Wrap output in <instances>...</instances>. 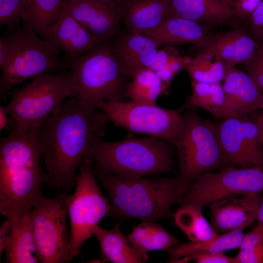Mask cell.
<instances>
[{
	"mask_svg": "<svg viewBox=\"0 0 263 263\" xmlns=\"http://www.w3.org/2000/svg\"><path fill=\"white\" fill-rule=\"evenodd\" d=\"M12 224L10 219L3 223L0 228V257L9 247L11 242Z\"/></svg>",
	"mask_w": 263,
	"mask_h": 263,
	"instance_id": "cell-39",
	"label": "cell"
},
{
	"mask_svg": "<svg viewBox=\"0 0 263 263\" xmlns=\"http://www.w3.org/2000/svg\"><path fill=\"white\" fill-rule=\"evenodd\" d=\"M256 116L253 113L223 118L215 124L220 147L231 165L263 168Z\"/></svg>",
	"mask_w": 263,
	"mask_h": 263,
	"instance_id": "cell-13",
	"label": "cell"
},
{
	"mask_svg": "<svg viewBox=\"0 0 263 263\" xmlns=\"http://www.w3.org/2000/svg\"><path fill=\"white\" fill-rule=\"evenodd\" d=\"M104 3H106L112 5H118L124 0H94Z\"/></svg>",
	"mask_w": 263,
	"mask_h": 263,
	"instance_id": "cell-44",
	"label": "cell"
},
{
	"mask_svg": "<svg viewBox=\"0 0 263 263\" xmlns=\"http://www.w3.org/2000/svg\"><path fill=\"white\" fill-rule=\"evenodd\" d=\"M211 25L179 17H168L156 28L140 34L162 45L191 44L201 49L210 34Z\"/></svg>",
	"mask_w": 263,
	"mask_h": 263,
	"instance_id": "cell-20",
	"label": "cell"
},
{
	"mask_svg": "<svg viewBox=\"0 0 263 263\" xmlns=\"http://www.w3.org/2000/svg\"><path fill=\"white\" fill-rule=\"evenodd\" d=\"M192 92L186 104L188 107L205 110L213 116L224 118L225 95L220 83L191 81Z\"/></svg>",
	"mask_w": 263,
	"mask_h": 263,
	"instance_id": "cell-30",
	"label": "cell"
},
{
	"mask_svg": "<svg viewBox=\"0 0 263 263\" xmlns=\"http://www.w3.org/2000/svg\"><path fill=\"white\" fill-rule=\"evenodd\" d=\"M180 54L173 45H165L163 48L158 49L154 61L149 69L156 72L166 66L173 57Z\"/></svg>",
	"mask_w": 263,
	"mask_h": 263,
	"instance_id": "cell-36",
	"label": "cell"
},
{
	"mask_svg": "<svg viewBox=\"0 0 263 263\" xmlns=\"http://www.w3.org/2000/svg\"><path fill=\"white\" fill-rule=\"evenodd\" d=\"M260 45L244 27L210 33L201 49L210 52L225 67H235L251 60Z\"/></svg>",
	"mask_w": 263,
	"mask_h": 263,
	"instance_id": "cell-17",
	"label": "cell"
},
{
	"mask_svg": "<svg viewBox=\"0 0 263 263\" xmlns=\"http://www.w3.org/2000/svg\"><path fill=\"white\" fill-rule=\"evenodd\" d=\"M10 47L9 60L1 69L0 98L6 99L9 92L27 79L43 74L65 73L68 66L52 40L41 38L27 24L4 35Z\"/></svg>",
	"mask_w": 263,
	"mask_h": 263,
	"instance_id": "cell-5",
	"label": "cell"
},
{
	"mask_svg": "<svg viewBox=\"0 0 263 263\" xmlns=\"http://www.w3.org/2000/svg\"><path fill=\"white\" fill-rule=\"evenodd\" d=\"M263 0H235L234 14L239 22L247 19Z\"/></svg>",
	"mask_w": 263,
	"mask_h": 263,
	"instance_id": "cell-37",
	"label": "cell"
},
{
	"mask_svg": "<svg viewBox=\"0 0 263 263\" xmlns=\"http://www.w3.org/2000/svg\"><path fill=\"white\" fill-rule=\"evenodd\" d=\"M263 191V168L231 165L219 172L209 171L200 176L189 186L179 204L203 209L225 197Z\"/></svg>",
	"mask_w": 263,
	"mask_h": 263,
	"instance_id": "cell-12",
	"label": "cell"
},
{
	"mask_svg": "<svg viewBox=\"0 0 263 263\" xmlns=\"http://www.w3.org/2000/svg\"><path fill=\"white\" fill-rule=\"evenodd\" d=\"M98 110L70 97L44 123L38 142L50 187L66 191L75 185L76 170L94 141L106 131L109 120Z\"/></svg>",
	"mask_w": 263,
	"mask_h": 263,
	"instance_id": "cell-1",
	"label": "cell"
},
{
	"mask_svg": "<svg viewBox=\"0 0 263 263\" xmlns=\"http://www.w3.org/2000/svg\"><path fill=\"white\" fill-rule=\"evenodd\" d=\"M7 112L5 109L4 106H0V132L6 128L8 123V120L7 117Z\"/></svg>",
	"mask_w": 263,
	"mask_h": 263,
	"instance_id": "cell-42",
	"label": "cell"
},
{
	"mask_svg": "<svg viewBox=\"0 0 263 263\" xmlns=\"http://www.w3.org/2000/svg\"><path fill=\"white\" fill-rule=\"evenodd\" d=\"M127 89V96L137 103L156 105L158 96L169 87L150 69L134 72Z\"/></svg>",
	"mask_w": 263,
	"mask_h": 263,
	"instance_id": "cell-29",
	"label": "cell"
},
{
	"mask_svg": "<svg viewBox=\"0 0 263 263\" xmlns=\"http://www.w3.org/2000/svg\"><path fill=\"white\" fill-rule=\"evenodd\" d=\"M186 70L189 75L191 81L216 83L224 80L225 66L217 60L209 51H202L194 58L185 56Z\"/></svg>",
	"mask_w": 263,
	"mask_h": 263,
	"instance_id": "cell-31",
	"label": "cell"
},
{
	"mask_svg": "<svg viewBox=\"0 0 263 263\" xmlns=\"http://www.w3.org/2000/svg\"><path fill=\"white\" fill-rule=\"evenodd\" d=\"M127 238L141 263L148 261L150 251L167 250L180 244L178 239L153 221L142 222Z\"/></svg>",
	"mask_w": 263,
	"mask_h": 263,
	"instance_id": "cell-23",
	"label": "cell"
},
{
	"mask_svg": "<svg viewBox=\"0 0 263 263\" xmlns=\"http://www.w3.org/2000/svg\"><path fill=\"white\" fill-rule=\"evenodd\" d=\"M256 220L258 224L263 225V197L261 199L258 214Z\"/></svg>",
	"mask_w": 263,
	"mask_h": 263,
	"instance_id": "cell-43",
	"label": "cell"
},
{
	"mask_svg": "<svg viewBox=\"0 0 263 263\" xmlns=\"http://www.w3.org/2000/svg\"><path fill=\"white\" fill-rule=\"evenodd\" d=\"M94 171L109 194L112 215L142 222L173 217L171 206L179 203L189 186L178 177L126 178Z\"/></svg>",
	"mask_w": 263,
	"mask_h": 263,
	"instance_id": "cell-3",
	"label": "cell"
},
{
	"mask_svg": "<svg viewBox=\"0 0 263 263\" xmlns=\"http://www.w3.org/2000/svg\"><path fill=\"white\" fill-rule=\"evenodd\" d=\"M187 257L190 261L194 260L198 263H235L234 257L227 256L223 253H203Z\"/></svg>",
	"mask_w": 263,
	"mask_h": 263,
	"instance_id": "cell-38",
	"label": "cell"
},
{
	"mask_svg": "<svg viewBox=\"0 0 263 263\" xmlns=\"http://www.w3.org/2000/svg\"><path fill=\"white\" fill-rule=\"evenodd\" d=\"M261 198L258 193H250L243 197H225L209 206L211 225L217 233L243 229L257 219Z\"/></svg>",
	"mask_w": 263,
	"mask_h": 263,
	"instance_id": "cell-16",
	"label": "cell"
},
{
	"mask_svg": "<svg viewBox=\"0 0 263 263\" xmlns=\"http://www.w3.org/2000/svg\"><path fill=\"white\" fill-rule=\"evenodd\" d=\"M73 17L100 42L115 37L121 22L118 5L94 0H64Z\"/></svg>",
	"mask_w": 263,
	"mask_h": 263,
	"instance_id": "cell-14",
	"label": "cell"
},
{
	"mask_svg": "<svg viewBox=\"0 0 263 263\" xmlns=\"http://www.w3.org/2000/svg\"><path fill=\"white\" fill-rule=\"evenodd\" d=\"M113 45L120 69L128 79L137 70L149 69L160 47L151 38L131 32L118 36Z\"/></svg>",
	"mask_w": 263,
	"mask_h": 263,
	"instance_id": "cell-19",
	"label": "cell"
},
{
	"mask_svg": "<svg viewBox=\"0 0 263 263\" xmlns=\"http://www.w3.org/2000/svg\"><path fill=\"white\" fill-rule=\"evenodd\" d=\"M187 108L174 147L179 166L177 177L190 185L202 174L231 164L220 147L215 124L202 118L193 108Z\"/></svg>",
	"mask_w": 263,
	"mask_h": 263,
	"instance_id": "cell-8",
	"label": "cell"
},
{
	"mask_svg": "<svg viewBox=\"0 0 263 263\" xmlns=\"http://www.w3.org/2000/svg\"><path fill=\"white\" fill-rule=\"evenodd\" d=\"M169 17H179L211 26L239 22L233 10L221 0H169Z\"/></svg>",
	"mask_w": 263,
	"mask_h": 263,
	"instance_id": "cell-22",
	"label": "cell"
},
{
	"mask_svg": "<svg viewBox=\"0 0 263 263\" xmlns=\"http://www.w3.org/2000/svg\"><path fill=\"white\" fill-rule=\"evenodd\" d=\"M244 65L247 74L263 93V43L252 59Z\"/></svg>",
	"mask_w": 263,
	"mask_h": 263,
	"instance_id": "cell-34",
	"label": "cell"
},
{
	"mask_svg": "<svg viewBox=\"0 0 263 263\" xmlns=\"http://www.w3.org/2000/svg\"><path fill=\"white\" fill-rule=\"evenodd\" d=\"M202 210L194 205H182L174 213L175 225L190 241H205L218 235L204 217Z\"/></svg>",
	"mask_w": 263,
	"mask_h": 263,
	"instance_id": "cell-28",
	"label": "cell"
},
{
	"mask_svg": "<svg viewBox=\"0 0 263 263\" xmlns=\"http://www.w3.org/2000/svg\"><path fill=\"white\" fill-rule=\"evenodd\" d=\"M235 263H263V225L244 234Z\"/></svg>",
	"mask_w": 263,
	"mask_h": 263,
	"instance_id": "cell-32",
	"label": "cell"
},
{
	"mask_svg": "<svg viewBox=\"0 0 263 263\" xmlns=\"http://www.w3.org/2000/svg\"><path fill=\"white\" fill-rule=\"evenodd\" d=\"M175 147L164 139L151 136L127 138L108 142L94 141L87 157L96 170L126 178L170 172L173 167Z\"/></svg>",
	"mask_w": 263,
	"mask_h": 263,
	"instance_id": "cell-4",
	"label": "cell"
},
{
	"mask_svg": "<svg viewBox=\"0 0 263 263\" xmlns=\"http://www.w3.org/2000/svg\"><path fill=\"white\" fill-rule=\"evenodd\" d=\"M79 168L75 191L65 199L70 221V261L79 253L100 221L112 212L109 200L102 194L96 181L90 159L84 158Z\"/></svg>",
	"mask_w": 263,
	"mask_h": 263,
	"instance_id": "cell-9",
	"label": "cell"
},
{
	"mask_svg": "<svg viewBox=\"0 0 263 263\" xmlns=\"http://www.w3.org/2000/svg\"><path fill=\"white\" fill-rule=\"evenodd\" d=\"M98 241L102 262L141 263L127 237L120 229L119 224L111 229L99 225L93 232Z\"/></svg>",
	"mask_w": 263,
	"mask_h": 263,
	"instance_id": "cell-25",
	"label": "cell"
},
{
	"mask_svg": "<svg viewBox=\"0 0 263 263\" xmlns=\"http://www.w3.org/2000/svg\"><path fill=\"white\" fill-rule=\"evenodd\" d=\"M225 68L222 85L225 95L223 118L263 109V93L249 75L235 67Z\"/></svg>",
	"mask_w": 263,
	"mask_h": 263,
	"instance_id": "cell-15",
	"label": "cell"
},
{
	"mask_svg": "<svg viewBox=\"0 0 263 263\" xmlns=\"http://www.w3.org/2000/svg\"><path fill=\"white\" fill-rule=\"evenodd\" d=\"M77 93L75 78L70 71L43 74L15 89L4 108L14 122L13 129L26 131L43 125L65 99Z\"/></svg>",
	"mask_w": 263,
	"mask_h": 263,
	"instance_id": "cell-7",
	"label": "cell"
},
{
	"mask_svg": "<svg viewBox=\"0 0 263 263\" xmlns=\"http://www.w3.org/2000/svg\"><path fill=\"white\" fill-rule=\"evenodd\" d=\"M256 123L259 140L263 149V109L259 114L257 115Z\"/></svg>",
	"mask_w": 263,
	"mask_h": 263,
	"instance_id": "cell-41",
	"label": "cell"
},
{
	"mask_svg": "<svg viewBox=\"0 0 263 263\" xmlns=\"http://www.w3.org/2000/svg\"><path fill=\"white\" fill-rule=\"evenodd\" d=\"M24 0H0V25H6L9 31L20 25Z\"/></svg>",
	"mask_w": 263,
	"mask_h": 263,
	"instance_id": "cell-33",
	"label": "cell"
},
{
	"mask_svg": "<svg viewBox=\"0 0 263 263\" xmlns=\"http://www.w3.org/2000/svg\"><path fill=\"white\" fill-rule=\"evenodd\" d=\"M39 130L13 129L0 144V212L15 226L21 215L45 197Z\"/></svg>",
	"mask_w": 263,
	"mask_h": 263,
	"instance_id": "cell-2",
	"label": "cell"
},
{
	"mask_svg": "<svg viewBox=\"0 0 263 263\" xmlns=\"http://www.w3.org/2000/svg\"><path fill=\"white\" fill-rule=\"evenodd\" d=\"M244 234L243 229H236L218 235L205 241L192 242L179 244L167 250L170 261L199 254L223 253L239 248Z\"/></svg>",
	"mask_w": 263,
	"mask_h": 263,
	"instance_id": "cell-26",
	"label": "cell"
},
{
	"mask_svg": "<svg viewBox=\"0 0 263 263\" xmlns=\"http://www.w3.org/2000/svg\"><path fill=\"white\" fill-rule=\"evenodd\" d=\"M224 4L233 11L235 0H221ZM234 12V11H233Z\"/></svg>",
	"mask_w": 263,
	"mask_h": 263,
	"instance_id": "cell-45",
	"label": "cell"
},
{
	"mask_svg": "<svg viewBox=\"0 0 263 263\" xmlns=\"http://www.w3.org/2000/svg\"><path fill=\"white\" fill-rule=\"evenodd\" d=\"M48 38L64 52L65 62L78 58L100 42L73 17L63 2L57 19L49 29Z\"/></svg>",
	"mask_w": 263,
	"mask_h": 263,
	"instance_id": "cell-18",
	"label": "cell"
},
{
	"mask_svg": "<svg viewBox=\"0 0 263 263\" xmlns=\"http://www.w3.org/2000/svg\"><path fill=\"white\" fill-rule=\"evenodd\" d=\"M5 252L6 263H38L30 210L22 213L12 227L11 242Z\"/></svg>",
	"mask_w": 263,
	"mask_h": 263,
	"instance_id": "cell-24",
	"label": "cell"
},
{
	"mask_svg": "<svg viewBox=\"0 0 263 263\" xmlns=\"http://www.w3.org/2000/svg\"><path fill=\"white\" fill-rule=\"evenodd\" d=\"M67 194L62 192L53 198L46 197L30 210L37 248L41 263L71 262V234L68 230Z\"/></svg>",
	"mask_w": 263,
	"mask_h": 263,
	"instance_id": "cell-11",
	"label": "cell"
},
{
	"mask_svg": "<svg viewBox=\"0 0 263 263\" xmlns=\"http://www.w3.org/2000/svg\"><path fill=\"white\" fill-rule=\"evenodd\" d=\"M187 108L185 105L176 109H167L132 101H104L98 106L115 125L164 139L174 146Z\"/></svg>",
	"mask_w": 263,
	"mask_h": 263,
	"instance_id": "cell-10",
	"label": "cell"
},
{
	"mask_svg": "<svg viewBox=\"0 0 263 263\" xmlns=\"http://www.w3.org/2000/svg\"><path fill=\"white\" fill-rule=\"evenodd\" d=\"M64 0H24L21 19L38 35L48 38Z\"/></svg>",
	"mask_w": 263,
	"mask_h": 263,
	"instance_id": "cell-27",
	"label": "cell"
},
{
	"mask_svg": "<svg viewBox=\"0 0 263 263\" xmlns=\"http://www.w3.org/2000/svg\"><path fill=\"white\" fill-rule=\"evenodd\" d=\"M118 6L126 29L139 34L156 28L168 18L170 10L169 0H124Z\"/></svg>",
	"mask_w": 263,
	"mask_h": 263,
	"instance_id": "cell-21",
	"label": "cell"
},
{
	"mask_svg": "<svg viewBox=\"0 0 263 263\" xmlns=\"http://www.w3.org/2000/svg\"><path fill=\"white\" fill-rule=\"evenodd\" d=\"M10 47L4 35L0 38V67L2 69L6 65L10 56Z\"/></svg>",
	"mask_w": 263,
	"mask_h": 263,
	"instance_id": "cell-40",
	"label": "cell"
},
{
	"mask_svg": "<svg viewBox=\"0 0 263 263\" xmlns=\"http://www.w3.org/2000/svg\"><path fill=\"white\" fill-rule=\"evenodd\" d=\"M110 41L100 42L78 58L65 62L75 78L76 97L97 108L103 101H123L128 97L129 83Z\"/></svg>",
	"mask_w": 263,
	"mask_h": 263,
	"instance_id": "cell-6",
	"label": "cell"
},
{
	"mask_svg": "<svg viewBox=\"0 0 263 263\" xmlns=\"http://www.w3.org/2000/svg\"><path fill=\"white\" fill-rule=\"evenodd\" d=\"M247 19L249 34L261 45L263 43V0Z\"/></svg>",
	"mask_w": 263,
	"mask_h": 263,
	"instance_id": "cell-35",
	"label": "cell"
}]
</instances>
